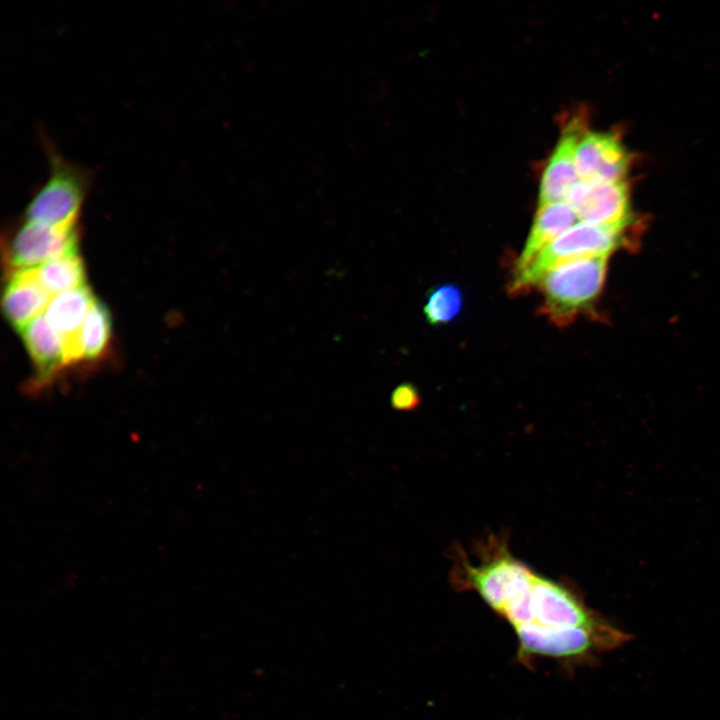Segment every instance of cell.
I'll return each mask as SVG.
<instances>
[{"label": "cell", "instance_id": "obj_13", "mask_svg": "<svg viewBox=\"0 0 720 720\" xmlns=\"http://www.w3.org/2000/svg\"><path fill=\"white\" fill-rule=\"evenodd\" d=\"M20 333L38 372V382L48 381L67 365L62 340L44 314L32 320Z\"/></svg>", "mask_w": 720, "mask_h": 720}, {"label": "cell", "instance_id": "obj_9", "mask_svg": "<svg viewBox=\"0 0 720 720\" xmlns=\"http://www.w3.org/2000/svg\"><path fill=\"white\" fill-rule=\"evenodd\" d=\"M95 301L91 290L84 285L54 296L44 312L62 340L67 365L83 359L81 332Z\"/></svg>", "mask_w": 720, "mask_h": 720}, {"label": "cell", "instance_id": "obj_1", "mask_svg": "<svg viewBox=\"0 0 720 720\" xmlns=\"http://www.w3.org/2000/svg\"><path fill=\"white\" fill-rule=\"evenodd\" d=\"M608 256L584 258L558 265L537 283L541 313L558 327L568 326L592 307L606 278Z\"/></svg>", "mask_w": 720, "mask_h": 720}, {"label": "cell", "instance_id": "obj_16", "mask_svg": "<svg viewBox=\"0 0 720 720\" xmlns=\"http://www.w3.org/2000/svg\"><path fill=\"white\" fill-rule=\"evenodd\" d=\"M462 307L461 289L455 284L446 283L430 291L424 305V316L431 325H443L454 320Z\"/></svg>", "mask_w": 720, "mask_h": 720}, {"label": "cell", "instance_id": "obj_17", "mask_svg": "<svg viewBox=\"0 0 720 720\" xmlns=\"http://www.w3.org/2000/svg\"><path fill=\"white\" fill-rule=\"evenodd\" d=\"M391 403L395 409L412 410L419 405L420 395L414 385L403 383L393 390Z\"/></svg>", "mask_w": 720, "mask_h": 720}, {"label": "cell", "instance_id": "obj_8", "mask_svg": "<svg viewBox=\"0 0 720 720\" xmlns=\"http://www.w3.org/2000/svg\"><path fill=\"white\" fill-rule=\"evenodd\" d=\"M580 180L624 181L629 168V154L616 135L585 132L574 154Z\"/></svg>", "mask_w": 720, "mask_h": 720}, {"label": "cell", "instance_id": "obj_10", "mask_svg": "<svg viewBox=\"0 0 720 720\" xmlns=\"http://www.w3.org/2000/svg\"><path fill=\"white\" fill-rule=\"evenodd\" d=\"M581 126L570 123L556 145L543 172L538 197V207L565 201L571 189L580 181L577 174L574 154L582 136Z\"/></svg>", "mask_w": 720, "mask_h": 720}, {"label": "cell", "instance_id": "obj_5", "mask_svg": "<svg viewBox=\"0 0 720 720\" xmlns=\"http://www.w3.org/2000/svg\"><path fill=\"white\" fill-rule=\"evenodd\" d=\"M612 625L588 607L581 595L567 584L535 574L531 588V618L522 626L570 630L606 629Z\"/></svg>", "mask_w": 720, "mask_h": 720}, {"label": "cell", "instance_id": "obj_14", "mask_svg": "<svg viewBox=\"0 0 720 720\" xmlns=\"http://www.w3.org/2000/svg\"><path fill=\"white\" fill-rule=\"evenodd\" d=\"M33 271L51 297L86 285L84 264L77 253L51 260Z\"/></svg>", "mask_w": 720, "mask_h": 720}, {"label": "cell", "instance_id": "obj_15", "mask_svg": "<svg viewBox=\"0 0 720 720\" xmlns=\"http://www.w3.org/2000/svg\"><path fill=\"white\" fill-rule=\"evenodd\" d=\"M111 329L109 310L96 300L85 319L81 332L83 358L93 360L103 354L111 338Z\"/></svg>", "mask_w": 720, "mask_h": 720}, {"label": "cell", "instance_id": "obj_7", "mask_svg": "<svg viewBox=\"0 0 720 720\" xmlns=\"http://www.w3.org/2000/svg\"><path fill=\"white\" fill-rule=\"evenodd\" d=\"M582 222L626 227L631 221L625 181L580 180L565 200Z\"/></svg>", "mask_w": 720, "mask_h": 720}, {"label": "cell", "instance_id": "obj_12", "mask_svg": "<svg viewBox=\"0 0 720 720\" xmlns=\"http://www.w3.org/2000/svg\"><path fill=\"white\" fill-rule=\"evenodd\" d=\"M575 211L566 201L539 206L524 247L515 263L514 273L524 269L534 257L577 223Z\"/></svg>", "mask_w": 720, "mask_h": 720}, {"label": "cell", "instance_id": "obj_2", "mask_svg": "<svg viewBox=\"0 0 720 720\" xmlns=\"http://www.w3.org/2000/svg\"><path fill=\"white\" fill-rule=\"evenodd\" d=\"M48 176L33 195L25 220L58 226L78 223L80 211L92 184L90 170L66 159L43 136Z\"/></svg>", "mask_w": 720, "mask_h": 720}, {"label": "cell", "instance_id": "obj_11", "mask_svg": "<svg viewBox=\"0 0 720 720\" xmlns=\"http://www.w3.org/2000/svg\"><path fill=\"white\" fill-rule=\"evenodd\" d=\"M51 297L36 279L33 269L12 273L2 298V308L10 324L19 332L44 314Z\"/></svg>", "mask_w": 720, "mask_h": 720}, {"label": "cell", "instance_id": "obj_6", "mask_svg": "<svg viewBox=\"0 0 720 720\" xmlns=\"http://www.w3.org/2000/svg\"><path fill=\"white\" fill-rule=\"evenodd\" d=\"M78 223L48 225L25 220L9 249L13 272L37 268L51 260L77 253Z\"/></svg>", "mask_w": 720, "mask_h": 720}, {"label": "cell", "instance_id": "obj_4", "mask_svg": "<svg viewBox=\"0 0 720 720\" xmlns=\"http://www.w3.org/2000/svg\"><path fill=\"white\" fill-rule=\"evenodd\" d=\"M478 565L462 559L452 583L459 591H474L496 614L514 596L528 589L535 573L516 559L504 543H493Z\"/></svg>", "mask_w": 720, "mask_h": 720}, {"label": "cell", "instance_id": "obj_3", "mask_svg": "<svg viewBox=\"0 0 720 720\" xmlns=\"http://www.w3.org/2000/svg\"><path fill=\"white\" fill-rule=\"evenodd\" d=\"M626 227L579 222L543 248L521 271L513 274L512 293L534 287L552 268L597 256H609L621 246Z\"/></svg>", "mask_w": 720, "mask_h": 720}]
</instances>
